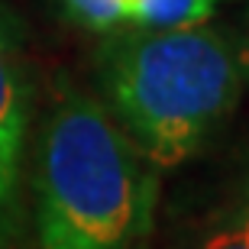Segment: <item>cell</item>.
Wrapping results in <instances>:
<instances>
[{"instance_id": "obj_1", "label": "cell", "mask_w": 249, "mask_h": 249, "mask_svg": "<svg viewBox=\"0 0 249 249\" xmlns=\"http://www.w3.org/2000/svg\"><path fill=\"white\" fill-rule=\"evenodd\" d=\"M156 165L81 91H65L42 129L36 230L42 249H149Z\"/></svg>"}, {"instance_id": "obj_2", "label": "cell", "mask_w": 249, "mask_h": 249, "mask_svg": "<svg viewBox=\"0 0 249 249\" xmlns=\"http://www.w3.org/2000/svg\"><path fill=\"white\" fill-rule=\"evenodd\" d=\"M101 81L117 123L156 168L191 159L243 91L233 42L204 23L113 33L101 49Z\"/></svg>"}, {"instance_id": "obj_3", "label": "cell", "mask_w": 249, "mask_h": 249, "mask_svg": "<svg viewBox=\"0 0 249 249\" xmlns=\"http://www.w3.org/2000/svg\"><path fill=\"white\" fill-rule=\"evenodd\" d=\"M29 126V81L23 49L0 10V249L17 243L23 223V152Z\"/></svg>"}, {"instance_id": "obj_4", "label": "cell", "mask_w": 249, "mask_h": 249, "mask_svg": "<svg viewBox=\"0 0 249 249\" xmlns=\"http://www.w3.org/2000/svg\"><path fill=\"white\" fill-rule=\"evenodd\" d=\"M220 3L223 0H142L133 26H152V29L197 26V23H207V17Z\"/></svg>"}, {"instance_id": "obj_5", "label": "cell", "mask_w": 249, "mask_h": 249, "mask_svg": "<svg viewBox=\"0 0 249 249\" xmlns=\"http://www.w3.org/2000/svg\"><path fill=\"white\" fill-rule=\"evenodd\" d=\"M201 249H249V207L230 213L227 220H220L207 236H204Z\"/></svg>"}, {"instance_id": "obj_6", "label": "cell", "mask_w": 249, "mask_h": 249, "mask_svg": "<svg viewBox=\"0 0 249 249\" xmlns=\"http://www.w3.org/2000/svg\"><path fill=\"white\" fill-rule=\"evenodd\" d=\"M65 7L71 10L74 19H81L84 26L101 29V33H110V29L123 26L120 13H117V7L110 0H65Z\"/></svg>"}, {"instance_id": "obj_7", "label": "cell", "mask_w": 249, "mask_h": 249, "mask_svg": "<svg viewBox=\"0 0 249 249\" xmlns=\"http://www.w3.org/2000/svg\"><path fill=\"white\" fill-rule=\"evenodd\" d=\"M236 65H240V74H243V81L249 84V17L246 23H243V33H240V42H236Z\"/></svg>"}, {"instance_id": "obj_8", "label": "cell", "mask_w": 249, "mask_h": 249, "mask_svg": "<svg viewBox=\"0 0 249 249\" xmlns=\"http://www.w3.org/2000/svg\"><path fill=\"white\" fill-rule=\"evenodd\" d=\"M113 7H117V13H120V23H133L136 19V10L142 0H110Z\"/></svg>"}]
</instances>
